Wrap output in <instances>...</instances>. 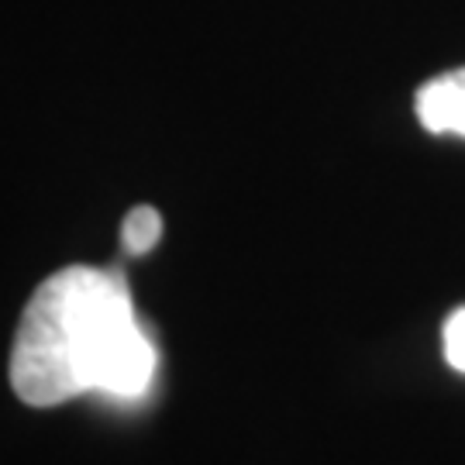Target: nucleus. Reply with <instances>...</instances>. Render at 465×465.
Returning a JSON list of instances; mask_svg holds the SVG:
<instances>
[{
  "instance_id": "20e7f679",
  "label": "nucleus",
  "mask_w": 465,
  "mask_h": 465,
  "mask_svg": "<svg viewBox=\"0 0 465 465\" xmlns=\"http://www.w3.org/2000/svg\"><path fill=\"white\" fill-rule=\"evenodd\" d=\"M445 359L451 369L465 372V311H455L445 324Z\"/></svg>"
},
{
  "instance_id": "7ed1b4c3",
  "label": "nucleus",
  "mask_w": 465,
  "mask_h": 465,
  "mask_svg": "<svg viewBox=\"0 0 465 465\" xmlns=\"http://www.w3.org/2000/svg\"><path fill=\"white\" fill-rule=\"evenodd\" d=\"M159 238H163V217L155 207H134L121 224V242L128 255H145L159 245Z\"/></svg>"
},
{
  "instance_id": "f03ea898",
  "label": "nucleus",
  "mask_w": 465,
  "mask_h": 465,
  "mask_svg": "<svg viewBox=\"0 0 465 465\" xmlns=\"http://www.w3.org/2000/svg\"><path fill=\"white\" fill-rule=\"evenodd\" d=\"M417 117L434 134L465 138V69H451L417 90Z\"/></svg>"
},
{
  "instance_id": "f257e3e1",
  "label": "nucleus",
  "mask_w": 465,
  "mask_h": 465,
  "mask_svg": "<svg viewBox=\"0 0 465 465\" xmlns=\"http://www.w3.org/2000/svg\"><path fill=\"white\" fill-rule=\"evenodd\" d=\"M155 349L117 269L66 266L32 293L11 351V382L28 407L80 393L134 400L149 390Z\"/></svg>"
}]
</instances>
